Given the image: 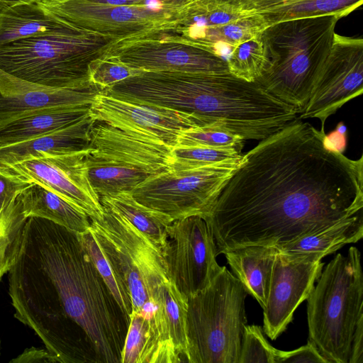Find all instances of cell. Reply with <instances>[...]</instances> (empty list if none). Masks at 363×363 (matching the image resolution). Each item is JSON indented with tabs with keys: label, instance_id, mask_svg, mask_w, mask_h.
I'll list each match as a JSON object with an SVG mask.
<instances>
[{
	"label": "cell",
	"instance_id": "6da1fadb",
	"mask_svg": "<svg viewBox=\"0 0 363 363\" xmlns=\"http://www.w3.org/2000/svg\"><path fill=\"white\" fill-rule=\"evenodd\" d=\"M325 134L298 118L243 155L203 216L218 255L277 247L363 213V157L326 149Z\"/></svg>",
	"mask_w": 363,
	"mask_h": 363
},
{
	"label": "cell",
	"instance_id": "7a4b0ae2",
	"mask_svg": "<svg viewBox=\"0 0 363 363\" xmlns=\"http://www.w3.org/2000/svg\"><path fill=\"white\" fill-rule=\"evenodd\" d=\"M14 317L60 357L89 342L96 362L121 363L128 324L79 234L28 218L8 272Z\"/></svg>",
	"mask_w": 363,
	"mask_h": 363
},
{
	"label": "cell",
	"instance_id": "3957f363",
	"mask_svg": "<svg viewBox=\"0 0 363 363\" xmlns=\"http://www.w3.org/2000/svg\"><path fill=\"white\" fill-rule=\"evenodd\" d=\"M339 19L333 15L306 17L266 28L260 34L266 66L255 82L300 113L329 54Z\"/></svg>",
	"mask_w": 363,
	"mask_h": 363
},
{
	"label": "cell",
	"instance_id": "277c9868",
	"mask_svg": "<svg viewBox=\"0 0 363 363\" xmlns=\"http://www.w3.org/2000/svg\"><path fill=\"white\" fill-rule=\"evenodd\" d=\"M307 300L309 340L328 363H348L353 336L363 319L361 253L352 246L322 271Z\"/></svg>",
	"mask_w": 363,
	"mask_h": 363
},
{
	"label": "cell",
	"instance_id": "5b68a950",
	"mask_svg": "<svg viewBox=\"0 0 363 363\" xmlns=\"http://www.w3.org/2000/svg\"><path fill=\"white\" fill-rule=\"evenodd\" d=\"M118 40L84 29L20 39L0 46V69L45 86L78 89L91 82V65Z\"/></svg>",
	"mask_w": 363,
	"mask_h": 363
},
{
	"label": "cell",
	"instance_id": "8992f818",
	"mask_svg": "<svg viewBox=\"0 0 363 363\" xmlns=\"http://www.w3.org/2000/svg\"><path fill=\"white\" fill-rule=\"evenodd\" d=\"M247 295L240 281L223 267L207 287L187 298L188 362L239 363Z\"/></svg>",
	"mask_w": 363,
	"mask_h": 363
},
{
	"label": "cell",
	"instance_id": "52a82bcc",
	"mask_svg": "<svg viewBox=\"0 0 363 363\" xmlns=\"http://www.w3.org/2000/svg\"><path fill=\"white\" fill-rule=\"evenodd\" d=\"M171 150L143 133L95 121L84 157L88 179L99 197L130 192L170 170Z\"/></svg>",
	"mask_w": 363,
	"mask_h": 363
},
{
	"label": "cell",
	"instance_id": "ba28073f",
	"mask_svg": "<svg viewBox=\"0 0 363 363\" xmlns=\"http://www.w3.org/2000/svg\"><path fill=\"white\" fill-rule=\"evenodd\" d=\"M103 208V218H89L90 227L123 273L132 313L140 312L146 303L154 302L161 285L169 281L163 255L122 215Z\"/></svg>",
	"mask_w": 363,
	"mask_h": 363
},
{
	"label": "cell",
	"instance_id": "9c48e42d",
	"mask_svg": "<svg viewBox=\"0 0 363 363\" xmlns=\"http://www.w3.org/2000/svg\"><path fill=\"white\" fill-rule=\"evenodd\" d=\"M242 162L169 170L147 179L130 194L138 203L172 222L205 216Z\"/></svg>",
	"mask_w": 363,
	"mask_h": 363
},
{
	"label": "cell",
	"instance_id": "30bf717a",
	"mask_svg": "<svg viewBox=\"0 0 363 363\" xmlns=\"http://www.w3.org/2000/svg\"><path fill=\"white\" fill-rule=\"evenodd\" d=\"M104 57L140 71L228 73L226 60L184 35L155 29L118 40Z\"/></svg>",
	"mask_w": 363,
	"mask_h": 363
},
{
	"label": "cell",
	"instance_id": "8fae6325",
	"mask_svg": "<svg viewBox=\"0 0 363 363\" xmlns=\"http://www.w3.org/2000/svg\"><path fill=\"white\" fill-rule=\"evenodd\" d=\"M167 236L163 257L168 279L189 298L207 287L223 268L213 234L203 216H192L173 221Z\"/></svg>",
	"mask_w": 363,
	"mask_h": 363
},
{
	"label": "cell",
	"instance_id": "7c38bea8",
	"mask_svg": "<svg viewBox=\"0 0 363 363\" xmlns=\"http://www.w3.org/2000/svg\"><path fill=\"white\" fill-rule=\"evenodd\" d=\"M362 92L363 40L335 33L329 54L298 118H318L320 130L325 131L327 118Z\"/></svg>",
	"mask_w": 363,
	"mask_h": 363
},
{
	"label": "cell",
	"instance_id": "4fadbf2b",
	"mask_svg": "<svg viewBox=\"0 0 363 363\" xmlns=\"http://www.w3.org/2000/svg\"><path fill=\"white\" fill-rule=\"evenodd\" d=\"M87 149L60 155H47L11 164L0 172L27 183L38 184L82 208L89 218L101 219L100 197L88 179L84 157Z\"/></svg>",
	"mask_w": 363,
	"mask_h": 363
},
{
	"label": "cell",
	"instance_id": "5bb4252c",
	"mask_svg": "<svg viewBox=\"0 0 363 363\" xmlns=\"http://www.w3.org/2000/svg\"><path fill=\"white\" fill-rule=\"evenodd\" d=\"M36 3L79 28L118 40L164 29L174 15L145 6H112L84 0H40Z\"/></svg>",
	"mask_w": 363,
	"mask_h": 363
},
{
	"label": "cell",
	"instance_id": "9a60e30c",
	"mask_svg": "<svg viewBox=\"0 0 363 363\" xmlns=\"http://www.w3.org/2000/svg\"><path fill=\"white\" fill-rule=\"evenodd\" d=\"M90 116L96 121L155 138L172 148L177 145L182 131L207 125L203 118L194 113L133 103L104 91L92 101Z\"/></svg>",
	"mask_w": 363,
	"mask_h": 363
},
{
	"label": "cell",
	"instance_id": "2e32d148",
	"mask_svg": "<svg viewBox=\"0 0 363 363\" xmlns=\"http://www.w3.org/2000/svg\"><path fill=\"white\" fill-rule=\"evenodd\" d=\"M324 263L276 255L269 295L263 308V330L277 339L292 321L298 306L310 296L323 271Z\"/></svg>",
	"mask_w": 363,
	"mask_h": 363
},
{
	"label": "cell",
	"instance_id": "e0dca14e",
	"mask_svg": "<svg viewBox=\"0 0 363 363\" xmlns=\"http://www.w3.org/2000/svg\"><path fill=\"white\" fill-rule=\"evenodd\" d=\"M105 89L92 82L78 89L52 88L0 69V123L43 109L91 105Z\"/></svg>",
	"mask_w": 363,
	"mask_h": 363
},
{
	"label": "cell",
	"instance_id": "ac0fdd59",
	"mask_svg": "<svg viewBox=\"0 0 363 363\" xmlns=\"http://www.w3.org/2000/svg\"><path fill=\"white\" fill-rule=\"evenodd\" d=\"M95 121L89 113L65 128L23 142L0 146V165L47 155L67 154L86 150Z\"/></svg>",
	"mask_w": 363,
	"mask_h": 363
},
{
	"label": "cell",
	"instance_id": "d6986e66",
	"mask_svg": "<svg viewBox=\"0 0 363 363\" xmlns=\"http://www.w3.org/2000/svg\"><path fill=\"white\" fill-rule=\"evenodd\" d=\"M79 28L37 3L0 11V46L20 39L77 33Z\"/></svg>",
	"mask_w": 363,
	"mask_h": 363
},
{
	"label": "cell",
	"instance_id": "ffe728a7",
	"mask_svg": "<svg viewBox=\"0 0 363 363\" xmlns=\"http://www.w3.org/2000/svg\"><path fill=\"white\" fill-rule=\"evenodd\" d=\"M278 250L264 245H246L223 252L234 276L247 294L263 308L269 295L272 268Z\"/></svg>",
	"mask_w": 363,
	"mask_h": 363
},
{
	"label": "cell",
	"instance_id": "44dd1931",
	"mask_svg": "<svg viewBox=\"0 0 363 363\" xmlns=\"http://www.w3.org/2000/svg\"><path fill=\"white\" fill-rule=\"evenodd\" d=\"M363 236V213L339 221L322 230L276 247L290 259L319 261Z\"/></svg>",
	"mask_w": 363,
	"mask_h": 363
},
{
	"label": "cell",
	"instance_id": "7402d4cb",
	"mask_svg": "<svg viewBox=\"0 0 363 363\" xmlns=\"http://www.w3.org/2000/svg\"><path fill=\"white\" fill-rule=\"evenodd\" d=\"M90 106L43 109L0 123V146L23 142L65 128L88 116Z\"/></svg>",
	"mask_w": 363,
	"mask_h": 363
},
{
	"label": "cell",
	"instance_id": "603a6c76",
	"mask_svg": "<svg viewBox=\"0 0 363 363\" xmlns=\"http://www.w3.org/2000/svg\"><path fill=\"white\" fill-rule=\"evenodd\" d=\"M18 197L27 218L47 219L77 233L90 226L89 217L82 208L38 184L31 183Z\"/></svg>",
	"mask_w": 363,
	"mask_h": 363
},
{
	"label": "cell",
	"instance_id": "cb8c5ba5",
	"mask_svg": "<svg viewBox=\"0 0 363 363\" xmlns=\"http://www.w3.org/2000/svg\"><path fill=\"white\" fill-rule=\"evenodd\" d=\"M362 3L363 0H253L247 11L262 18L268 27L306 17L333 15L340 19Z\"/></svg>",
	"mask_w": 363,
	"mask_h": 363
},
{
	"label": "cell",
	"instance_id": "d4e9b609",
	"mask_svg": "<svg viewBox=\"0 0 363 363\" xmlns=\"http://www.w3.org/2000/svg\"><path fill=\"white\" fill-rule=\"evenodd\" d=\"M100 201L122 215L164 255L170 220L138 203L128 191L100 197Z\"/></svg>",
	"mask_w": 363,
	"mask_h": 363
},
{
	"label": "cell",
	"instance_id": "484cf974",
	"mask_svg": "<svg viewBox=\"0 0 363 363\" xmlns=\"http://www.w3.org/2000/svg\"><path fill=\"white\" fill-rule=\"evenodd\" d=\"M154 303V315L162 333L177 352L186 357L187 298L168 281L160 287Z\"/></svg>",
	"mask_w": 363,
	"mask_h": 363
},
{
	"label": "cell",
	"instance_id": "4316f807",
	"mask_svg": "<svg viewBox=\"0 0 363 363\" xmlns=\"http://www.w3.org/2000/svg\"><path fill=\"white\" fill-rule=\"evenodd\" d=\"M78 234L86 252L129 325L133 311L130 292L116 260L100 244L90 226L84 232Z\"/></svg>",
	"mask_w": 363,
	"mask_h": 363
},
{
	"label": "cell",
	"instance_id": "83f0119b",
	"mask_svg": "<svg viewBox=\"0 0 363 363\" xmlns=\"http://www.w3.org/2000/svg\"><path fill=\"white\" fill-rule=\"evenodd\" d=\"M170 158V170L179 171L241 162L243 155L235 147H174L171 150Z\"/></svg>",
	"mask_w": 363,
	"mask_h": 363
},
{
	"label": "cell",
	"instance_id": "f1b7e54d",
	"mask_svg": "<svg viewBox=\"0 0 363 363\" xmlns=\"http://www.w3.org/2000/svg\"><path fill=\"white\" fill-rule=\"evenodd\" d=\"M26 220L18 196L0 215V281L14 262Z\"/></svg>",
	"mask_w": 363,
	"mask_h": 363
},
{
	"label": "cell",
	"instance_id": "f546056e",
	"mask_svg": "<svg viewBox=\"0 0 363 363\" xmlns=\"http://www.w3.org/2000/svg\"><path fill=\"white\" fill-rule=\"evenodd\" d=\"M260 34L231 49L226 62L232 75L247 82L262 75L267 60Z\"/></svg>",
	"mask_w": 363,
	"mask_h": 363
},
{
	"label": "cell",
	"instance_id": "4dcf8cb0",
	"mask_svg": "<svg viewBox=\"0 0 363 363\" xmlns=\"http://www.w3.org/2000/svg\"><path fill=\"white\" fill-rule=\"evenodd\" d=\"M244 142L242 137L210 123L182 131L175 147H235L242 150Z\"/></svg>",
	"mask_w": 363,
	"mask_h": 363
},
{
	"label": "cell",
	"instance_id": "1f68e13d",
	"mask_svg": "<svg viewBox=\"0 0 363 363\" xmlns=\"http://www.w3.org/2000/svg\"><path fill=\"white\" fill-rule=\"evenodd\" d=\"M279 352L267 340L260 326L246 325L239 363H278Z\"/></svg>",
	"mask_w": 363,
	"mask_h": 363
},
{
	"label": "cell",
	"instance_id": "d6a6232c",
	"mask_svg": "<svg viewBox=\"0 0 363 363\" xmlns=\"http://www.w3.org/2000/svg\"><path fill=\"white\" fill-rule=\"evenodd\" d=\"M147 330V314L143 311L132 313L122 350L121 363H140Z\"/></svg>",
	"mask_w": 363,
	"mask_h": 363
},
{
	"label": "cell",
	"instance_id": "836d02e7",
	"mask_svg": "<svg viewBox=\"0 0 363 363\" xmlns=\"http://www.w3.org/2000/svg\"><path fill=\"white\" fill-rule=\"evenodd\" d=\"M139 71L130 69L104 57L91 65L90 81L107 88L124 79L135 75Z\"/></svg>",
	"mask_w": 363,
	"mask_h": 363
},
{
	"label": "cell",
	"instance_id": "e575fe53",
	"mask_svg": "<svg viewBox=\"0 0 363 363\" xmlns=\"http://www.w3.org/2000/svg\"><path fill=\"white\" fill-rule=\"evenodd\" d=\"M278 363H328L314 342L308 340L306 345L291 351L279 350Z\"/></svg>",
	"mask_w": 363,
	"mask_h": 363
},
{
	"label": "cell",
	"instance_id": "d590c367",
	"mask_svg": "<svg viewBox=\"0 0 363 363\" xmlns=\"http://www.w3.org/2000/svg\"><path fill=\"white\" fill-rule=\"evenodd\" d=\"M112 6H145L156 11L175 13L186 0H84Z\"/></svg>",
	"mask_w": 363,
	"mask_h": 363
},
{
	"label": "cell",
	"instance_id": "8d00e7d4",
	"mask_svg": "<svg viewBox=\"0 0 363 363\" xmlns=\"http://www.w3.org/2000/svg\"><path fill=\"white\" fill-rule=\"evenodd\" d=\"M30 184L14 179L0 172V215Z\"/></svg>",
	"mask_w": 363,
	"mask_h": 363
},
{
	"label": "cell",
	"instance_id": "74e56055",
	"mask_svg": "<svg viewBox=\"0 0 363 363\" xmlns=\"http://www.w3.org/2000/svg\"><path fill=\"white\" fill-rule=\"evenodd\" d=\"M12 363H55L58 359L46 348L30 347L26 349L17 357L11 359Z\"/></svg>",
	"mask_w": 363,
	"mask_h": 363
},
{
	"label": "cell",
	"instance_id": "f35d334b",
	"mask_svg": "<svg viewBox=\"0 0 363 363\" xmlns=\"http://www.w3.org/2000/svg\"><path fill=\"white\" fill-rule=\"evenodd\" d=\"M347 127L338 123L334 130L325 134L323 142L325 147L330 151L343 153L347 147Z\"/></svg>",
	"mask_w": 363,
	"mask_h": 363
},
{
	"label": "cell",
	"instance_id": "ab89813d",
	"mask_svg": "<svg viewBox=\"0 0 363 363\" xmlns=\"http://www.w3.org/2000/svg\"><path fill=\"white\" fill-rule=\"evenodd\" d=\"M187 1L203 7H221L239 11H246L253 0H187Z\"/></svg>",
	"mask_w": 363,
	"mask_h": 363
},
{
	"label": "cell",
	"instance_id": "60d3db41",
	"mask_svg": "<svg viewBox=\"0 0 363 363\" xmlns=\"http://www.w3.org/2000/svg\"><path fill=\"white\" fill-rule=\"evenodd\" d=\"M348 363H363V319L359 320L356 328Z\"/></svg>",
	"mask_w": 363,
	"mask_h": 363
},
{
	"label": "cell",
	"instance_id": "b9f144b4",
	"mask_svg": "<svg viewBox=\"0 0 363 363\" xmlns=\"http://www.w3.org/2000/svg\"><path fill=\"white\" fill-rule=\"evenodd\" d=\"M40 0H0V11L9 6H13L21 4H33L39 1Z\"/></svg>",
	"mask_w": 363,
	"mask_h": 363
},
{
	"label": "cell",
	"instance_id": "7bdbcfd3",
	"mask_svg": "<svg viewBox=\"0 0 363 363\" xmlns=\"http://www.w3.org/2000/svg\"><path fill=\"white\" fill-rule=\"evenodd\" d=\"M0 351H1V340H0Z\"/></svg>",
	"mask_w": 363,
	"mask_h": 363
}]
</instances>
